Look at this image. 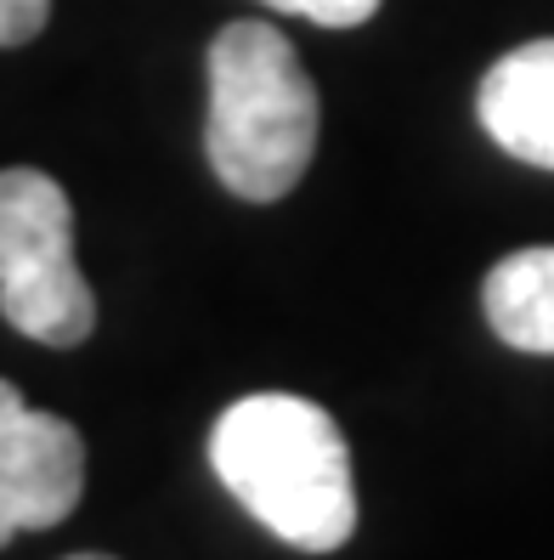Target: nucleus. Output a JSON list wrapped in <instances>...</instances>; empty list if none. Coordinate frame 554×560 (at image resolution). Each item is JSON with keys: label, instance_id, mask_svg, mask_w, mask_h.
Instances as JSON below:
<instances>
[{"label": "nucleus", "instance_id": "f257e3e1", "mask_svg": "<svg viewBox=\"0 0 554 560\" xmlns=\"http://www.w3.org/2000/svg\"><path fill=\"white\" fill-rule=\"evenodd\" d=\"M210 465L221 487L306 555H329L356 533V481L340 424L306 397L260 390L233 402L210 431Z\"/></svg>", "mask_w": 554, "mask_h": 560}, {"label": "nucleus", "instance_id": "f03ea898", "mask_svg": "<svg viewBox=\"0 0 554 560\" xmlns=\"http://www.w3.org/2000/svg\"><path fill=\"white\" fill-rule=\"evenodd\" d=\"M317 85L272 23H226L210 46L204 153L226 192L278 205L317 153Z\"/></svg>", "mask_w": 554, "mask_h": 560}, {"label": "nucleus", "instance_id": "7ed1b4c3", "mask_svg": "<svg viewBox=\"0 0 554 560\" xmlns=\"http://www.w3.org/2000/svg\"><path fill=\"white\" fill-rule=\"evenodd\" d=\"M0 317L51 351L96 328V294L74 260V205L46 171H0Z\"/></svg>", "mask_w": 554, "mask_h": 560}, {"label": "nucleus", "instance_id": "20e7f679", "mask_svg": "<svg viewBox=\"0 0 554 560\" xmlns=\"http://www.w3.org/2000/svg\"><path fill=\"white\" fill-rule=\"evenodd\" d=\"M85 492V442L69 419L40 413L0 380V544L69 521Z\"/></svg>", "mask_w": 554, "mask_h": 560}, {"label": "nucleus", "instance_id": "39448f33", "mask_svg": "<svg viewBox=\"0 0 554 560\" xmlns=\"http://www.w3.org/2000/svg\"><path fill=\"white\" fill-rule=\"evenodd\" d=\"M475 114L509 159L554 171V40L504 51L475 91Z\"/></svg>", "mask_w": 554, "mask_h": 560}, {"label": "nucleus", "instance_id": "423d86ee", "mask_svg": "<svg viewBox=\"0 0 554 560\" xmlns=\"http://www.w3.org/2000/svg\"><path fill=\"white\" fill-rule=\"evenodd\" d=\"M486 323L515 351L554 357V249H520L486 272Z\"/></svg>", "mask_w": 554, "mask_h": 560}, {"label": "nucleus", "instance_id": "0eeeda50", "mask_svg": "<svg viewBox=\"0 0 554 560\" xmlns=\"http://www.w3.org/2000/svg\"><path fill=\"white\" fill-rule=\"evenodd\" d=\"M260 7H278L288 18H311L322 28H356L379 12V0H260Z\"/></svg>", "mask_w": 554, "mask_h": 560}, {"label": "nucleus", "instance_id": "6e6552de", "mask_svg": "<svg viewBox=\"0 0 554 560\" xmlns=\"http://www.w3.org/2000/svg\"><path fill=\"white\" fill-rule=\"evenodd\" d=\"M51 18V0H0V51L35 40Z\"/></svg>", "mask_w": 554, "mask_h": 560}, {"label": "nucleus", "instance_id": "1a4fd4ad", "mask_svg": "<svg viewBox=\"0 0 554 560\" xmlns=\"http://www.w3.org/2000/svg\"><path fill=\"white\" fill-rule=\"evenodd\" d=\"M69 560H114V555H69Z\"/></svg>", "mask_w": 554, "mask_h": 560}]
</instances>
